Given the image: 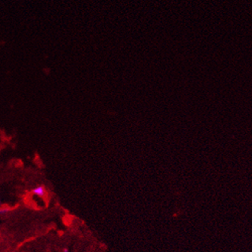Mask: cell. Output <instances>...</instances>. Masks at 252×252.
I'll list each match as a JSON object with an SVG mask.
<instances>
[{
  "label": "cell",
  "mask_w": 252,
  "mask_h": 252,
  "mask_svg": "<svg viewBox=\"0 0 252 252\" xmlns=\"http://www.w3.org/2000/svg\"><path fill=\"white\" fill-rule=\"evenodd\" d=\"M63 251H64V252H68V251H69V250H68L67 248H65V249H64V250H63Z\"/></svg>",
  "instance_id": "3"
},
{
  "label": "cell",
  "mask_w": 252,
  "mask_h": 252,
  "mask_svg": "<svg viewBox=\"0 0 252 252\" xmlns=\"http://www.w3.org/2000/svg\"><path fill=\"white\" fill-rule=\"evenodd\" d=\"M32 193L34 194V195L37 196V197L43 198V197H44L46 194L45 186H43V185H40V186L36 187L32 189Z\"/></svg>",
  "instance_id": "1"
},
{
  "label": "cell",
  "mask_w": 252,
  "mask_h": 252,
  "mask_svg": "<svg viewBox=\"0 0 252 252\" xmlns=\"http://www.w3.org/2000/svg\"><path fill=\"white\" fill-rule=\"evenodd\" d=\"M8 211H9V209L7 208H0V215H5Z\"/></svg>",
  "instance_id": "2"
}]
</instances>
